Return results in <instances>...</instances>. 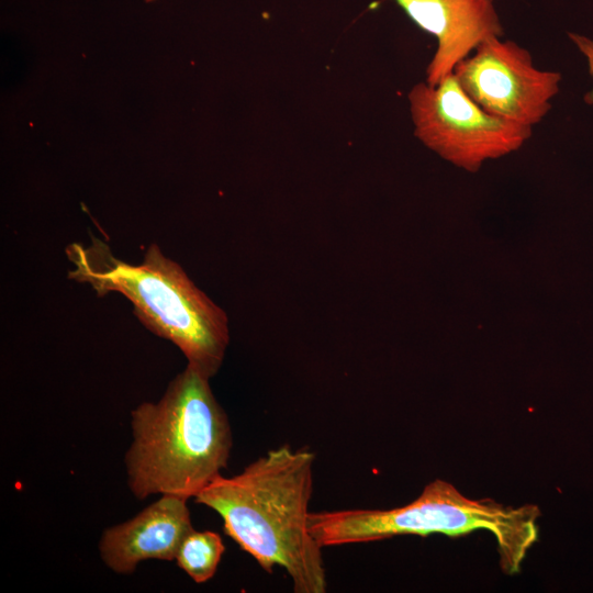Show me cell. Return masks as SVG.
I'll return each instance as SVG.
<instances>
[{
    "instance_id": "1",
    "label": "cell",
    "mask_w": 593,
    "mask_h": 593,
    "mask_svg": "<svg viewBox=\"0 0 593 593\" xmlns=\"http://www.w3.org/2000/svg\"><path fill=\"white\" fill-rule=\"evenodd\" d=\"M314 461L312 450L283 445L233 477L221 474L194 497L222 517L224 532L265 571L283 568L295 593L327 588L323 548L307 526Z\"/></svg>"
},
{
    "instance_id": "2",
    "label": "cell",
    "mask_w": 593,
    "mask_h": 593,
    "mask_svg": "<svg viewBox=\"0 0 593 593\" xmlns=\"http://www.w3.org/2000/svg\"><path fill=\"white\" fill-rule=\"evenodd\" d=\"M209 380L187 365L157 402L132 411L133 440L124 463L128 489L138 500L195 497L227 467L231 424Z\"/></svg>"
},
{
    "instance_id": "3",
    "label": "cell",
    "mask_w": 593,
    "mask_h": 593,
    "mask_svg": "<svg viewBox=\"0 0 593 593\" xmlns=\"http://www.w3.org/2000/svg\"><path fill=\"white\" fill-rule=\"evenodd\" d=\"M65 251L72 265L69 279L89 284L98 296L124 295L141 323L174 343L188 366L208 379L217 373L230 343L227 315L157 244L136 265L115 257L96 236L85 246L69 244Z\"/></svg>"
},
{
    "instance_id": "4",
    "label": "cell",
    "mask_w": 593,
    "mask_h": 593,
    "mask_svg": "<svg viewBox=\"0 0 593 593\" xmlns=\"http://www.w3.org/2000/svg\"><path fill=\"white\" fill-rule=\"evenodd\" d=\"M536 505L506 507L493 500H472L452 484L435 480L411 503L390 510H336L310 512L309 532L322 547L370 542L401 535L443 534L461 537L485 529L497 542L501 569L519 571L537 541Z\"/></svg>"
},
{
    "instance_id": "5",
    "label": "cell",
    "mask_w": 593,
    "mask_h": 593,
    "mask_svg": "<svg viewBox=\"0 0 593 593\" xmlns=\"http://www.w3.org/2000/svg\"><path fill=\"white\" fill-rule=\"evenodd\" d=\"M414 135L451 163L477 169L486 158L521 148L533 127L492 115L473 102L454 75L435 86L418 82L407 94Z\"/></svg>"
},
{
    "instance_id": "6",
    "label": "cell",
    "mask_w": 593,
    "mask_h": 593,
    "mask_svg": "<svg viewBox=\"0 0 593 593\" xmlns=\"http://www.w3.org/2000/svg\"><path fill=\"white\" fill-rule=\"evenodd\" d=\"M452 75L485 112L530 127L548 114L561 81L560 72L538 69L527 48L499 36L482 42Z\"/></svg>"
},
{
    "instance_id": "7",
    "label": "cell",
    "mask_w": 593,
    "mask_h": 593,
    "mask_svg": "<svg viewBox=\"0 0 593 593\" xmlns=\"http://www.w3.org/2000/svg\"><path fill=\"white\" fill-rule=\"evenodd\" d=\"M423 31L435 36L436 51L426 68L435 86L451 75L485 40L504 35L494 0H393Z\"/></svg>"
},
{
    "instance_id": "8",
    "label": "cell",
    "mask_w": 593,
    "mask_h": 593,
    "mask_svg": "<svg viewBox=\"0 0 593 593\" xmlns=\"http://www.w3.org/2000/svg\"><path fill=\"white\" fill-rule=\"evenodd\" d=\"M187 501L163 494L134 517L104 529L98 545L103 563L115 573L130 574L144 560H175L193 529Z\"/></svg>"
},
{
    "instance_id": "9",
    "label": "cell",
    "mask_w": 593,
    "mask_h": 593,
    "mask_svg": "<svg viewBox=\"0 0 593 593\" xmlns=\"http://www.w3.org/2000/svg\"><path fill=\"white\" fill-rule=\"evenodd\" d=\"M224 551L217 533L193 528L182 539L175 560L195 583H204L215 574Z\"/></svg>"
},
{
    "instance_id": "10",
    "label": "cell",
    "mask_w": 593,
    "mask_h": 593,
    "mask_svg": "<svg viewBox=\"0 0 593 593\" xmlns=\"http://www.w3.org/2000/svg\"><path fill=\"white\" fill-rule=\"evenodd\" d=\"M569 37L585 56L590 75L593 78V40L575 33H569ZM585 101L593 104V89L585 94Z\"/></svg>"
},
{
    "instance_id": "11",
    "label": "cell",
    "mask_w": 593,
    "mask_h": 593,
    "mask_svg": "<svg viewBox=\"0 0 593 593\" xmlns=\"http://www.w3.org/2000/svg\"><path fill=\"white\" fill-rule=\"evenodd\" d=\"M146 2H152V1H155V0H145Z\"/></svg>"
}]
</instances>
